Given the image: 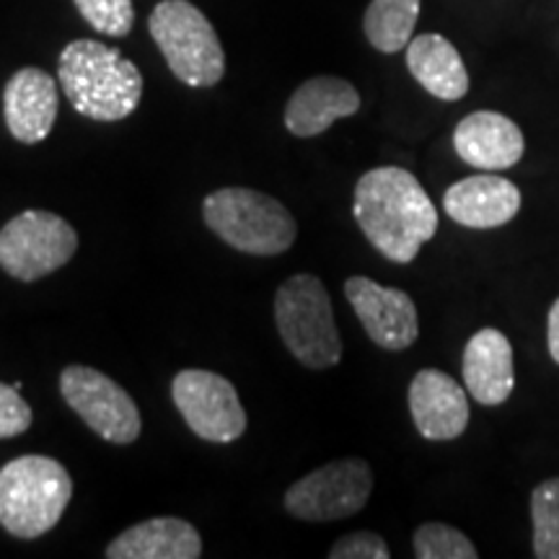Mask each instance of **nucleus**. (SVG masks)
Instances as JSON below:
<instances>
[{
  "label": "nucleus",
  "mask_w": 559,
  "mask_h": 559,
  "mask_svg": "<svg viewBox=\"0 0 559 559\" xmlns=\"http://www.w3.org/2000/svg\"><path fill=\"white\" fill-rule=\"evenodd\" d=\"M73 3L81 16L107 37H128L135 24L132 0H73Z\"/></svg>",
  "instance_id": "23"
},
{
  "label": "nucleus",
  "mask_w": 559,
  "mask_h": 559,
  "mask_svg": "<svg viewBox=\"0 0 559 559\" xmlns=\"http://www.w3.org/2000/svg\"><path fill=\"white\" fill-rule=\"evenodd\" d=\"M171 400L200 440L226 445L247 432V409L239 391L213 370H179L171 381Z\"/></svg>",
  "instance_id": "10"
},
{
  "label": "nucleus",
  "mask_w": 559,
  "mask_h": 559,
  "mask_svg": "<svg viewBox=\"0 0 559 559\" xmlns=\"http://www.w3.org/2000/svg\"><path fill=\"white\" fill-rule=\"evenodd\" d=\"M60 91L47 70L21 68L3 91L5 128L19 143L37 145L50 135L58 120Z\"/></svg>",
  "instance_id": "12"
},
{
  "label": "nucleus",
  "mask_w": 559,
  "mask_h": 559,
  "mask_svg": "<svg viewBox=\"0 0 559 559\" xmlns=\"http://www.w3.org/2000/svg\"><path fill=\"white\" fill-rule=\"evenodd\" d=\"M360 94L337 75H317L304 81L285 104V128L296 138L324 135L337 120L358 115Z\"/></svg>",
  "instance_id": "16"
},
{
  "label": "nucleus",
  "mask_w": 559,
  "mask_h": 559,
  "mask_svg": "<svg viewBox=\"0 0 559 559\" xmlns=\"http://www.w3.org/2000/svg\"><path fill=\"white\" fill-rule=\"evenodd\" d=\"M104 555L109 559H198L202 539L190 521L160 515L124 528Z\"/></svg>",
  "instance_id": "18"
},
{
  "label": "nucleus",
  "mask_w": 559,
  "mask_h": 559,
  "mask_svg": "<svg viewBox=\"0 0 559 559\" xmlns=\"http://www.w3.org/2000/svg\"><path fill=\"white\" fill-rule=\"evenodd\" d=\"M79 234L47 210H24L0 228V267L21 283H34L73 260Z\"/></svg>",
  "instance_id": "7"
},
{
  "label": "nucleus",
  "mask_w": 559,
  "mask_h": 559,
  "mask_svg": "<svg viewBox=\"0 0 559 559\" xmlns=\"http://www.w3.org/2000/svg\"><path fill=\"white\" fill-rule=\"evenodd\" d=\"M60 394L68 407L107 443L130 445L143 432L135 400L102 370L91 366L62 368Z\"/></svg>",
  "instance_id": "9"
},
{
  "label": "nucleus",
  "mask_w": 559,
  "mask_h": 559,
  "mask_svg": "<svg viewBox=\"0 0 559 559\" xmlns=\"http://www.w3.org/2000/svg\"><path fill=\"white\" fill-rule=\"evenodd\" d=\"M417 16L419 0H370L362 16V32L370 47L383 55H394L407 50Z\"/></svg>",
  "instance_id": "20"
},
{
  "label": "nucleus",
  "mask_w": 559,
  "mask_h": 559,
  "mask_svg": "<svg viewBox=\"0 0 559 559\" xmlns=\"http://www.w3.org/2000/svg\"><path fill=\"white\" fill-rule=\"evenodd\" d=\"M202 221L223 243L251 257L285 254L298 236L296 218L283 202L247 187L210 192Z\"/></svg>",
  "instance_id": "4"
},
{
  "label": "nucleus",
  "mask_w": 559,
  "mask_h": 559,
  "mask_svg": "<svg viewBox=\"0 0 559 559\" xmlns=\"http://www.w3.org/2000/svg\"><path fill=\"white\" fill-rule=\"evenodd\" d=\"M466 391L474 402L485 407H498L513 394L515 370H513V347L500 330H479L464 347V362H461Z\"/></svg>",
  "instance_id": "17"
},
{
  "label": "nucleus",
  "mask_w": 559,
  "mask_h": 559,
  "mask_svg": "<svg viewBox=\"0 0 559 559\" xmlns=\"http://www.w3.org/2000/svg\"><path fill=\"white\" fill-rule=\"evenodd\" d=\"M443 210L449 218L466 228H500L519 215L521 190L495 171L466 177L443 194Z\"/></svg>",
  "instance_id": "15"
},
{
  "label": "nucleus",
  "mask_w": 559,
  "mask_h": 559,
  "mask_svg": "<svg viewBox=\"0 0 559 559\" xmlns=\"http://www.w3.org/2000/svg\"><path fill=\"white\" fill-rule=\"evenodd\" d=\"M280 340L304 368L324 370L342 360V337L324 283L313 275H293L275 293Z\"/></svg>",
  "instance_id": "5"
},
{
  "label": "nucleus",
  "mask_w": 559,
  "mask_h": 559,
  "mask_svg": "<svg viewBox=\"0 0 559 559\" xmlns=\"http://www.w3.org/2000/svg\"><path fill=\"white\" fill-rule=\"evenodd\" d=\"M353 215L362 236L389 262L409 264L438 230V210L415 174L379 166L355 185Z\"/></svg>",
  "instance_id": "1"
},
{
  "label": "nucleus",
  "mask_w": 559,
  "mask_h": 559,
  "mask_svg": "<svg viewBox=\"0 0 559 559\" xmlns=\"http://www.w3.org/2000/svg\"><path fill=\"white\" fill-rule=\"evenodd\" d=\"M389 544L373 531H355L342 536L330 549V559H389Z\"/></svg>",
  "instance_id": "25"
},
{
  "label": "nucleus",
  "mask_w": 559,
  "mask_h": 559,
  "mask_svg": "<svg viewBox=\"0 0 559 559\" xmlns=\"http://www.w3.org/2000/svg\"><path fill=\"white\" fill-rule=\"evenodd\" d=\"M407 68L419 86L440 102H459L469 94V70L456 47L440 34H419L407 45Z\"/></svg>",
  "instance_id": "19"
},
{
  "label": "nucleus",
  "mask_w": 559,
  "mask_h": 559,
  "mask_svg": "<svg viewBox=\"0 0 559 559\" xmlns=\"http://www.w3.org/2000/svg\"><path fill=\"white\" fill-rule=\"evenodd\" d=\"M373 492V472L362 459H340L298 479L283 498L293 519L326 523L358 515Z\"/></svg>",
  "instance_id": "8"
},
{
  "label": "nucleus",
  "mask_w": 559,
  "mask_h": 559,
  "mask_svg": "<svg viewBox=\"0 0 559 559\" xmlns=\"http://www.w3.org/2000/svg\"><path fill=\"white\" fill-rule=\"evenodd\" d=\"M58 81L70 107L96 122L128 120L143 99V73L115 47L75 39L58 60Z\"/></svg>",
  "instance_id": "2"
},
{
  "label": "nucleus",
  "mask_w": 559,
  "mask_h": 559,
  "mask_svg": "<svg viewBox=\"0 0 559 559\" xmlns=\"http://www.w3.org/2000/svg\"><path fill=\"white\" fill-rule=\"evenodd\" d=\"M409 412L425 440H456L469 425L464 386L438 368H423L412 379Z\"/></svg>",
  "instance_id": "13"
},
{
  "label": "nucleus",
  "mask_w": 559,
  "mask_h": 559,
  "mask_svg": "<svg viewBox=\"0 0 559 559\" xmlns=\"http://www.w3.org/2000/svg\"><path fill=\"white\" fill-rule=\"evenodd\" d=\"M453 148L464 164L479 171H506L523 158L526 140L519 124L500 111H472L456 124Z\"/></svg>",
  "instance_id": "14"
},
{
  "label": "nucleus",
  "mask_w": 559,
  "mask_h": 559,
  "mask_svg": "<svg viewBox=\"0 0 559 559\" xmlns=\"http://www.w3.org/2000/svg\"><path fill=\"white\" fill-rule=\"evenodd\" d=\"M73 498V479L58 459L19 456L0 469V526L16 539H39L58 526Z\"/></svg>",
  "instance_id": "3"
},
{
  "label": "nucleus",
  "mask_w": 559,
  "mask_h": 559,
  "mask_svg": "<svg viewBox=\"0 0 559 559\" xmlns=\"http://www.w3.org/2000/svg\"><path fill=\"white\" fill-rule=\"evenodd\" d=\"M32 407L16 386L0 383V440L16 438L32 428Z\"/></svg>",
  "instance_id": "24"
},
{
  "label": "nucleus",
  "mask_w": 559,
  "mask_h": 559,
  "mask_svg": "<svg viewBox=\"0 0 559 559\" xmlns=\"http://www.w3.org/2000/svg\"><path fill=\"white\" fill-rule=\"evenodd\" d=\"M547 340H549V355L559 366V298L549 309V324H547Z\"/></svg>",
  "instance_id": "26"
},
{
  "label": "nucleus",
  "mask_w": 559,
  "mask_h": 559,
  "mask_svg": "<svg viewBox=\"0 0 559 559\" xmlns=\"http://www.w3.org/2000/svg\"><path fill=\"white\" fill-rule=\"evenodd\" d=\"M345 296L370 342L391 353L415 345L419 337V319L409 293L386 288L368 277H349Z\"/></svg>",
  "instance_id": "11"
},
{
  "label": "nucleus",
  "mask_w": 559,
  "mask_h": 559,
  "mask_svg": "<svg viewBox=\"0 0 559 559\" xmlns=\"http://www.w3.org/2000/svg\"><path fill=\"white\" fill-rule=\"evenodd\" d=\"M531 523H534V557L559 559V477L534 487Z\"/></svg>",
  "instance_id": "21"
},
{
  "label": "nucleus",
  "mask_w": 559,
  "mask_h": 559,
  "mask_svg": "<svg viewBox=\"0 0 559 559\" xmlns=\"http://www.w3.org/2000/svg\"><path fill=\"white\" fill-rule=\"evenodd\" d=\"M417 559H477L479 551L469 542V536L461 534L449 523H423L412 539Z\"/></svg>",
  "instance_id": "22"
},
{
  "label": "nucleus",
  "mask_w": 559,
  "mask_h": 559,
  "mask_svg": "<svg viewBox=\"0 0 559 559\" xmlns=\"http://www.w3.org/2000/svg\"><path fill=\"white\" fill-rule=\"evenodd\" d=\"M148 32L185 86L210 88L226 75V52L218 34L190 0H160L151 11Z\"/></svg>",
  "instance_id": "6"
}]
</instances>
